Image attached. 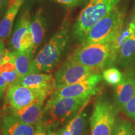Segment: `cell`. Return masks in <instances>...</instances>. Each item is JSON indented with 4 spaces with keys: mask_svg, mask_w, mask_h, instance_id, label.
<instances>
[{
    "mask_svg": "<svg viewBox=\"0 0 135 135\" xmlns=\"http://www.w3.org/2000/svg\"><path fill=\"white\" fill-rule=\"evenodd\" d=\"M135 56V31L125 40L118 52L117 60L118 65L124 68L129 66L134 60Z\"/></svg>",
    "mask_w": 135,
    "mask_h": 135,
    "instance_id": "cell-18",
    "label": "cell"
},
{
    "mask_svg": "<svg viewBox=\"0 0 135 135\" xmlns=\"http://www.w3.org/2000/svg\"><path fill=\"white\" fill-rule=\"evenodd\" d=\"M16 84L34 89H43L53 94L56 89L53 75L47 73H32L21 77Z\"/></svg>",
    "mask_w": 135,
    "mask_h": 135,
    "instance_id": "cell-13",
    "label": "cell"
},
{
    "mask_svg": "<svg viewBox=\"0 0 135 135\" xmlns=\"http://www.w3.org/2000/svg\"><path fill=\"white\" fill-rule=\"evenodd\" d=\"M50 91L43 89H34L19 84L8 85L5 94V100L11 109H20L29 106L40 99H45Z\"/></svg>",
    "mask_w": 135,
    "mask_h": 135,
    "instance_id": "cell-8",
    "label": "cell"
},
{
    "mask_svg": "<svg viewBox=\"0 0 135 135\" xmlns=\"http://www.w3.org/2000/svg\"><path fill=\"white\" fill-rule=\"evenodd\" d=\"M47 135H60L59 134V133L58 131H53L51 129H50V130L47 131Z\"/></svg>",
    "mask_w": 135,
    "mask_h": 135,
    "instance_id": "cell-30",
    "label": "cell"
},
{
    "mask_svg": "<svg viewBox=\"0 0 135 135\" xmlns=\"http://www.w3.org/2000/svg\"><path fill=\"white\" fill-rule=\"evenodd\" d=\"M33 55L32 50L10 52L16 70L21 78L33 73Z\"/></svg>",
    "mask_w": 135,
    "mask_h": 135,
    "instance_id": "cell-17",
    "label": "cell"
},
{
    "mask_svg": "<svg viewBox=\"0 0 135 135\" xmlns=\"http://www.w3.org/2000/svg\"><path fill=\"white\" fill-rule=\"evenodd\" d=\"M102 75L95 73L78 83L56 89L51 98H82L90 99L98 90V85L102 80Z\"/></svg>",
    "mask_w": 135,
    "mask_h": 135,
    "instance_id": "cell-10",
    "label": "cell"
},
{
    "mask_svg": "<svg viewBox=\"0 0 135 135\" xmlns=\"http://www.w3.org/2000/svg\"><path fill=\"white\" fill-rule=\"evenodd\" d=\"M35 135H47L46 131H45L42 128L38 127H36V131H35Z\"/></svg>",
    "mask_w": 135,
    "mask_h": 135,
    "instance_id": "cell-29",
    "label": "cell"
},
{
    "mask_svg": "<svg viewBox=\"0 0 135 135\" xmlns=\"http://www.w3.org/2000/svg\"><path fill=\"white\" fill-rule=\"evenodd\" d=\"M111 40L79 46L70 57L77 63L98 70L113 65L111 58Z\"/></svg>",
    "mask_w": 135,
    "mask_h": 135,
    "instance_id": "cell-4",
    "label": "cell"
},
{
    "mask_svg": "<svg viewBox=\"0 0 135 135\" xmlns=\"http://www.w3.org/2000/svg\"><path fill=\"white\" fill-rule=\"evenodd\" d=\"M30 30L33 39V53L35 54L45 38L47 30V21L41 8L35 12L31 19Z\"/></svg>",
    "mask_w": 135,
    "mask_h": 135,
    "instance_id": "cell-16",
    "label": "cell"
},
{
    "mask_svg": "<svg viewBox=\"0 0 135 135\" xmlns=\"http://www.w3.org/2000/svg\"><path fill=\"white\" fill-rule=\"evenodd\" d=\"M68 8H74L81 2L82 0H51Z\"/></svg>",
    "mask_w": 135,
    "mask_h": 135,
    "instance_id": "cell-24",
    "label": "cell"
},
{
    "mask_svg": "<svg viewBox=\"0 0 135 135\" xmlns=\"http://www.w3.org/2000/svg\"><path fill=\"white\" fill-rule=\"evenodd\" d=\"M59 134L60 135H71V134L70 129V126H69L68 123L65 125L64 127H63L61 129L58 130Z\"/></svg>",
    "mask_w": 135,
    "mask_h": 135,
    "instance_id": "cell-28",
    "label": "cell"
},
{
    "mask_svg": "<svg viewBox=\"0 0 135 135\" xmlns=\"http://www.w3.org/2000/svg\"><path fill=\"white\" fill-rule=\"evenodd\" d=\"M131 135H135V128H133L132 133H131Z\"/></svg>",
    "mask_w": 135,
    "mask_h": 135,
    "instance_id": "cell-32",
    "label": "cell"
},
{
    "mask_svg": "<svg viewBox=\"0 0 135 135\" xmlns=\"http://www.w3.org/2000/svg\"><path fill=\"white\" fill-rule=\"evenodd\" d=\"M81 110L71 120L68 122L71 135L83 134L86 121L85 114Z\"/></svg>",
    "mask_w": 135,
    "mask_h": 135,
    "instance_id": "cell-20",
    "label": "cell"
},
{
    "mask_svg": "<svg viewBox=\"0 0 135 135\" xmlns=\"http://www.w3.org/2000/svg\"><path fill=\"white\" fill-rule=\"evenodd\" d=\"M0 75L8 83V85L16 84L21 78L11 59L10 52L7 51L0 65Z\"/></svg>",
    "mask_w": 135,
    "mask_h": 135,
    "instance_id": "cell-19",
    "label": "cell"
},
{
    "mask_svg": "<svg viewBox=\"0 0 135 135\" xmlns=\"http://www.w3.org/2000/svg\"><path fill=\"white\" fill-rule=\"evenodd\" d=\"M24 0H9L2 20L0 21V40L4 41L12 33L13 23Z\"/></svg>",
    "mask_w": 135,
    "mask_h": 135,
    "instance_id": "cell-14",
    "label": "cell"
},
{
    "mask_svg": "<svg viewBox=\"0 0 135 135\" xmlns=\"http://www.w3.org/2000/svg\"><path fill=\"white\" fill-rule=\"evenodd\" d=\"M121 0H89L76 18L72 30L75 40L81 43L91 28L114 9Z\"/></svg>",
    "mask_w": 135,
    "mask_h": 135,
    "instance_id": "cell-3",
    "label": "cell"
},
{
    "mask_svg": "<svg viewBox=\"0 0 135 135\" xmlns=\"http://www.w3.org/2000/svg\"><path fill=\"white\" fill-rule=\"evenodd\" d=\"M129 26L131 27V28L133 30V31H135V17L134 18V19L132 20V21L131 22Z\"/></svg>",
    "mask_w": 135,
    "mask_h": 135,
    "instance_id": "cell-31",
    "label": "cell"
},
{
    "mask_svg": "<svg viewBox=\"0 0 135 135\" xmlns=\"http://www.w3.org/2000/svg\"><path fill=\"white\" fill-rule=\"evenodd\" d=\"M98 69L77 63L69 56L54 75L56 89L80 83L98 73Z\"/></svg>",
    "mask_w": 135,
    "mask_h": 135,
    "instance_id": "cell-7",
    "label": "cell"
},
{
    "mask_svg": "<svg viewBox=\"0 0 135 135\" xmlns=\"http://www.w3.org/2000/svg\"><path fill=\"white\" fill-rule=\"evenodd\" d=\"M135 96V76L128 73L124 75L120 83L115 86L116 108L123 110L125 104Z\"/></svg>",
    "mask_w": 135,
    "mask_h": 135,
    "instance_id": "cell-12",
    "label": "cell"
},
{
    "mask_svg": "<svg viewBox=\"0 0 135 135\" xmlns=\"http://www.w3.org/2000/svg\"><path fill=\"white\" fill-rule=\"evenodd\" d=\"M103 78L109 85H118L122 81L124 76L119 70L114 67L106 68L103 71Z\"/></svg>",
    "mask_w": 135,
    "mask_h": 135,
    "instance_id": "cell-21",
    "label": "cell"
},
{
    "mask_svg": "<svg viewBox=\"0 0 135 135\" xmlns=\"http://www.w3.org/2000/svg\"><path fill=\"white\" fill-rule=\"evenodd\" d=\"M70 41V25L65 22L33 60V73H48L58 65Z\"/></svg>",
    "mask_w": 135,
    "mask_h": 135,
    "instance_id": "cell-2",
    "label": "cell"
},
{
    "mask_svg": "<svg viewBox=\"0 0 135 135\" xmlns=\"http://www.w3.org/2000/svg\"><path fill=\"white\" fill-rule=\"evenodd\" d=\"M89 99L82 98H50L44 106L41 120L36 126L45 131L53 130L71 120Z\"/></svg>",
    "mask_w": 135,
    "mask_h": 135,
    "instance_id": "cell-1",
    "label": "cell"
},
{
    "mask_svg": "<svg viewBox=\"0 0 135 135\" xmlns=\"http://www.w3.org/2000/svg\"><path fill=\"white\" fill-rule=\"evenodd\" d=\"M124 14L118 6L93 25L81 41V45L111 40L123 25Z\"/></svg>",
    "mask_w": 135,
    "mask_h": 135,
    "instance_id": "cell-5",
    "label": "cell"
},
{
    "mask_svg": "<svg viewBox=\"0 0 135 135\" xmlns=\"http://www.w3.org/2000/svg\"><path fill=\"white\" fill-rule=\"evenodd\" d=\"M116 113V108L108 100L98 99L89 118L91 135H112Z\"/></svg>",
    "mask_w": 135,
    "mask_h": 135,
    "instance_id": "cell-6",
    "label": "cell"
},
{
    "mask_svg": "<svg viewBox=\"0 0 135 135\" xmlns=\"http://www.w3.org/2000/svg\"><path fill=\"white\" fill-rule=\"evenodd\" d=\"M31 21L30 9L23 8L13 27L12 36L10 40L9 45L13 51H33V39L30 30Z\"/></svg>",
    "mask_w": 135,
    "mask_h": 135,
    "instance_id": "cell-9",
    "label": "cell"
},
{
    "mask_svg": "<svg viewBox=\"0 0 135 135\" xmlns=\"http://www.w3.org/2000/svg\"><path fill=\"white\" fill-rule=\"evenodd\" d=\"M3 117V116H2ZM2 117H1V114H0V128H1V123H2Z\"/></svg>",
    "mask_w": 135,
    "mask_h": 135,
    "instance_id": "cell-33",
    "label": "cell"
},
{
    "mask_svg": "<svg viewBox=\"0 0 135 135\" xmlns=\"http://www.w3.org/2000/svg\"><path fill=\"white\" fill-rule=\"evenodd\" d=\"M8 87V83L0 75V98L3 97L5 92H6Z\"/></svg>",
    "mask_w": 135,
    "mask_h": 135,
    "instance_id": "cell-25",
    "label": "cell"
},
{
    "mask_svg": "<svg viewBox=\"0 0 135 135\" xmlns=\"http://www.w3.org/2000/svg\"><path fill=\"white\" fill-rule=\"evenodd\" d=\"M1 129L3 135H35V126L18 120L11 114L2 117Z\"/></svg>",
    "mask_w": 135,
    "mask_h": 135,
    "instance_id": "cell-15",
    "label": "cell"
},
{
    "mask_svg": "<svg viewBox=\"0 0 135 135\" xmlns=\"http://www.w3.org/2000/svg\"><path fill=\"white\" fill-rule=\"evenodd\" d=\"M7 51H8L6 50L4 42L2 40H0V65L3 62L4 56Z\"/></svg>",
    "mask_w": 135,
    "mask_h": 135,
    "instance_id": "cell-26",
    "label": "cell"
},
{
    "mask_svg": "<svg viewBox=\"0 0 135 135\" xmlns=\"http://www.w3.org/2000/svg\"><path fill=\"white\" fill-rule=\"evenodd\" d=\"M132 123L124 119H118L116 121L112 135H131Z\"/></svg>",
    "mask_w": 135,
    "mask_h": 135,
    "instance_id": "cell-22",
    "label": "cell"
},
{
    "mask_svg": "<svg viewBox=\"0 0 135 135\" xmlns=\"http://www.w3.org/2000/svg\"><path fill=\"white\" fill-rule=\"evenodd\" d=\"M8 0H0V18L2 16L6 9H7L8 6Z\"/></svg>",
    "mask_w": 135,
    "mask_h": 135,
    "instance_id": "cell-27",
    "label": "cell"
},
{
    "mask_svg": "<svg viewBox=\"0 0 135 135\" xmlns=\"http://www.w3.org/2000/svg\"><path fill=\"white\" fill-rule=\"evenodd\" d=\"M122 111L128 118L135 121V96L125 104Z\"/></svg>",
    "mask_w": 135,
    "mask_h": 135,
    "instance_id": "cell-23",
    "label": "cell"
},
{
    "mask_svg": "<svg viewBox=\"0 0 135 135\" xmlns=\"http://www.w3.org/2000/svg\"><path fill=\"white\" fill-rule=\"evenodd\" d=\"M45 100L43 99H38L30 105L17 110L9 109V114L21 122L36 126L41 120Z\"/></svg>",
    "mask_w": 135,
    "mask_h": 135,
    "instance_id": "cell-11",
    "label": "cell"
}]
</instances>
